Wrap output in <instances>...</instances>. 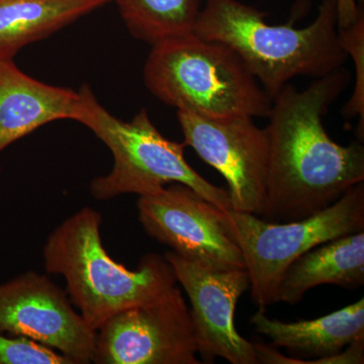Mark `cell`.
I'll return each instance as SVG.
<instances>
[{
	"mask_svg": "<svg viewBox=\"0 0 364 364\" xmlns=\"http://www.w3.org/2000/svg\"><path fill=\"white\" fill-rule=\"evenodd\" d=\"M250 322L274 346L306 358H327L338 354L355 340L364 338V299L315 320L282 322L268 318L264 311L259 310Z\"/></svg>",
	"mask_w": 364,
	"mask_h": 364,
	"instance_id": "cell-13",
	"label": "cell"
},
{
	"mask_svg": "<svg viewBox=\"0 0 364 364\" xmlns=\"http://www.w3.org/2000/svg\"><path fill=\"white\" fill-rule=\"evenodd\" d=\"M337 13V26L345 28L351 26L358 20L359 14L363 11L358 0H335Z\"/></svg>",
	"mask_w": 364,
	"mask_h": 364,
	"instance_id": "cell-19",
	"label": "cell"
},
{
	"mask_svg": "<svg viewBox=\"0 0 364 364\" xmlns=\"http://www.w3.org/2000/svg\"><path fill=\"white\" fill-rule=\"evenodd\" d=\"M109 2L112 0H0V59H14L26 46Z\"/></svg>",
	"mask_w": 364,
	"mask_h": 364,
	"instance_id": "cell-15",
	"label": "cell"
},
{
	"mask_svg": "<svg viewBox=\"0 0 364 364\" xmlns=\"http://www.w3.org/2000/svg\"><path fill=\"white\" fill-rule=\"evenodd\" d=\"M0 364H74L58 351L23 337L0 334Z\"/></svg>",
	"mask_w": 364,
	"mask_h": 364,
	"instance_id": "cell-18",
	"label": "cell"
},
{
	"mask_svg": "<svg viewBox=\"0 0 364 364\" xmlns=\"http://www.w3.org/2000/svg\"><path fill=\"white\" fill-rule=\"evenodd\" d=\"M136 208L146 233L184 259L212 269H246L225 226L224 210L186 184L141 196Z\"/></svg>",
	"mask_w": 364,
	"mask_h": 364,
	"instance_id": "cell-8",
	"label": "cell"
},
{
	"mask_svg": "<svg viewBox=\"0 0 364 364\" xmlns=\"http://www.w3.org/2000/svg\"><path fill=\"white\" fill-rule=\"evenodd\" d=\"M129 32L151 46L193 33L203 0H114Z\"/></svg>",
	"mask_w": 364,
	"mask_h": 364,
	"instance_id": "cell-16",
	"label": "cell"
},
{
	"mask_svg": "<svg viewBox=\"0 0 364 364\" xmlns=\"http://www.w3.org/2000/svg\"><path fill=\"white\" fill-rule=\"evenodd\" d=\"M144 81L160 102L203 117H267L272 109V98L233 50L193 32L153 45Z\"/></svg>",
	"mask_w": 364,
	"mask_h": 364,
	"instance_id": "cell-4",
	"label": "cell"
},
{
	"mask_svg": "<svg viewBox=\"0 0 364 364\" xmlns=\"http://www.w3.org/2000/svg\"><path fill=\"white\" fill-rule=\"evenodd\" d=\"M193 33L233 50L268 97L294 78H320L348 59L338 38L335 0H322L305 28L269 25L267 14L239 0H203Z\"/></svg>",
	"mask_w": 364,
	"mask_h": 364,
	"instance_id": "cell-2",
	"label": "cell"
},
{
	"mask_svg": "<svg viewBox=\"0 0 364 364\" xmlns=\"http://www.w3.org/2000/svg\"><path fill=\"white\" fill-rule=\"evenodd\" d=\"M112 2H114V0H112Z\"/></svg>",
	"mask_w": 364,
	"mask_h": 364,
	"instance_id": "cell-20",
	"label": "cell"
},
{
	"mask_svg": "<svg viewBox=\"0 0 364 364\" xmlns=\"http://www.w3.org/2000/svg\"><path fill=\"white\" fill-rule=\"evenodd\" d=\"M350 80V73L342 67L314 79L303 90L289 83L273 98L264 128L268 167L263 220L306 219L364 181L363 142L339 145L324 127L329 107Z\"/></svg>",
	"mask_w": 364,
	"mask_h": 364,
	"instance_id": "cell-1",
	"label": "cell"
},
{
	"mask_svg": "<svg viewBox=\"0 0 364 364\" xmlns=\"http://www.w3.org/2000/svg\"><path fill=\"white\" fill-rule=\"evenodd\" d=\"M79 123L111 150L114 165L107 176L90 182V193L97 200L122 195L146 196L171 183L193 188L223 210H231L229 193L196 172L184 157V143L173 142L157 130L145 109L130 122L112 116L98 102L87 85L81 86Z\"/></svg>",
	"mask_w": 364,
	"mask_h": 364,
	"instance_id": "cell-5",
	"label": "cell"
},
{
	"mask_svg": "<svg viewBox=\"0 0 364 364\" xmlns=\"http://www.w3.org/2000/svg\"><path fill=\"white\" fill-rule=\"evenodd\" d=\"M228 233L240 248L259 310L277 303L287 268L321 244L364 231V183L349 189L330 207L299 221L272 223L248 213L224 210Z\"/></svg>",
	"mask_w": 364,
	"mask_h": 364,
	"instance_id": "cell-6",
	"label": "cell"
},
{
	"mask_svg": "<svg viewBox=\"0 0 364 364\" xmlns=\"http://www.w3.org/2000/svg\"><path fill=\"white\" fill-rule=\"evenodd\" d=\"M186 146L226 179L231 210L262 218L267 203L268 138L252 117L213 119L176 109Z\"/></svg>",
	"mask_w": 364,
	"mask_h": 364,
	"instance_id": "cell-9",
	"label": "cell"
},
{
	"mask_svg": "<svg viewBox=\"0 0 364 364\" xmlns=\"http://www.w3.org/2000/svg\"><path fill=\"white\" fill-rule=\"evenodd\" d=\"M0 334L33 340L74 364H87L97 331L74 310L66 291L47 275L26 272L0 284Z\"/></svg>",
	"mask_w": 364,
	"mask_h": 364,
	"instance_id": "cell-10",
	"label": "cell"
},
{
	"mask_svg": "<svg viewBox=\"0 0 364 364\" xmlns=\"http://www.w3.org/2000/svg\"><path fill=\"white\" fill-rule=\"evenodd\" d=\"M80 92L33 79L14 59H0V153L40 127L80 116Z\"/></svg>",
	"mask_w": 364,
	"mask_h": 364,
	"instance_id": "cell-12",
	"label": "cell"
},
{
	"mask_svg": "<svg viewBox=\"0 0 364 364\" xmlns=\"http://www.w3.org/2000/svg\"><path fill=\"white\" fill-rule=\"evenodd\" d=\"M100 226L102 215L82 208L50 234L43 248L46 272L64 277L72 305L95 331L116 314L150 303L177 284L164 255L146 254L135 270L112 259Z\"/></svg>",
	"mask_w": 364,
	"mask_h": 364,
	"instance_id": "cell-3",
	"label": "cell"
},
{
	"mask_svg": "<svg viewBox=\"0 0 364 364\" xmlns=\"http://www.w3.org/2000/svg\"><path fill=\"white\" fill-rule=\"evenodd\" d=\"M191 311L173 287L109 318L95 335V364H200Z\"/></svg>",
	"mask_w": 364,
	"mask_h": 364,
	"instance_id": "cell-7",
	"label": "cell"
},
{
	"mask_svg": "<svg viewBox=\"0 0 364 364\" xmlns=\"http://www.w3.org/2000/svg\"><path fill=\"white\" fill-rule=\"evenodd\" d=\"M322 284L355 289L364 284V232L345 235L299 256L279 287L277 303L298 304Z\"/></svg>",
	"mask_w": 364,
	"mask_h": 364,
	"instance_id": "cell-14",
	"label": "cell"
},
{
	"mask_svg": "<svg viewBox=\"0 0 364 364\" xmlns=\"http://www.w3.org/2000/svg\"><path fill=\"white\" fill-rule=\"evenodd\" d=\"M168 261L191 301L198 354L205 363L215 358L232 364H257L254 343L243 338L234 324L242 294L250 289L247 270L212 269L167 251Z\"/></svg>",
	"mask_w": 364,
	"mask_h": 364,
	"instance_id": "cell-11",
	"label": "cell"
},
{
	"mask_svg": "<svg viewBox=\"0 0 364 364\" xmlns=\"http://www.w3.org/2000/svg\"><path fill=\"white\" fill-rule=\"evenodd\" d=\"M338 38L342 49L350 56L355 68L353 92L344 105L342 114L345 119L359 117L358 140L363 142L364 136V11L359 14L358 20L345 28H338Z\"/></svg>",
	"mask_w": 364,
	"mask_h": 364,
	"instance_id": "cell-17",
	"label": "cell"
}]
</instances>
